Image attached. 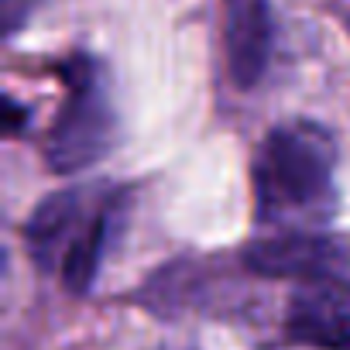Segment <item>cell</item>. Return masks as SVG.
<instances>
[{"instance_id": "obj_6", "label": "cell", "mask_w": 350, "mask_h": 350, "mask_svg": "<svg viewBox=\"0 0 350 350\" xmlns=\"http://www.w3.org/2000/svg\"><path fill=\"white\" fill-rule=\"evenodd\" d=\"M224 45L234 83L251 90L261 79L271 52L268 0H224Z\"/></svg>"}, {"instance_id": "obj_1", "label": "cell", "mask_w": 350, "mask_h": 350, "mask_svg": "<svg viewBox=\"0 0 350 350\" xmlns=\"http://www.w3.org/2000/svg\"><path fill=\"white\" fill-rule=\"evenodd\" d=\"M329 131L309 120L275 127L254 158V210L261 224H323L333 217Z\"/></svg>"}, {"instance_id": "obj_3", "label": "cell", "mask_w": 350, "mask_h": 350, "mask_svg": "<svg viewBox=\"0 0 350 350\" xmlns=\"http://www.w3.org/2000/svg\"><path fill=\"white\" fill-rule=\"evenodd\" d=\"M110 186H83V189H62L38 203L25 227V241L42 268H62L72 244L90 230V224L117 200Z\"/></svg>"}, {"instance_id": "obj_2", "label": "cell", "mask_w": 350, "mask_h": 350, "mask_svg": "<svg viewBox=\"0 0 350 350\" xmlns=\"http://www.w3.org/2000/svg\"><path fill=\"white\" fill-rule=\"evenodd\" d=\"M59 76L66 79V100L49 131L45 161L52 172H79L110 151L117 117L96 59L72 55L59 66Z\"/></svg>"}, {"instance_id": "obj_7", "label": "cell", "mask_w": 350, "mask_h": 350, "mask_svg": "<svg viewBox=\"0 0 350 350\" xmlns=\"http://www.w3.org/2000/svg\"><path fill=\"white\" fill-rule=\"evenodd\" d=\"M117 206H120V196L90 224V230H86V234L72 244V251L66 254L59 275H62V282H66V288H69L72 295L90 292V285H93V278H96V268H100V258H103V247H107V237H110V224L117 220Z\"/></svg>"}, {"instance_id": "obj_5", "label": "cell", "mask_w": 350, "mask_h": 350, "mask_svg": "<svg viewBox=\"0 0 350 350\" xmlns=\"http://www.w3.org/2000/svg\"><path fill=\"white\" fill-rule=\"evenodd\" d=\"M247 268L268 278H340V265H343V251L326 241V237H312V234H282L271 241H258L247 247L244 254Z\"/></svg>"}, {"instance_id": "obj_8", "label": "cell", "mask_w": 350, "mask_h": 350, "mask_svg": "<svg viewBox=\"0 0 350 350\" xmlns=\"http://www.w3.org/2000/svg\"><path fill=\"white\" fill-rule=\"evenodd\" d=\"M31 11H35V0H0V21H4V31L8 35L21 31V25L28 21Z\"/></svg>"}, {"instance_id": "obj_4", "label": "cell", "mask_w": 350, "mask_h": 350, "mask_svg": "<svg viewBox=\"0 0 350 350\" xmlns=\"http://www.w3.org/2000/svg\"><path fill=\"white\" fill-rule=\"evenodd\" d=\"M288 340L316 350H350V282L312 278L288 302Z\"/></svg>"}]
</instances>
